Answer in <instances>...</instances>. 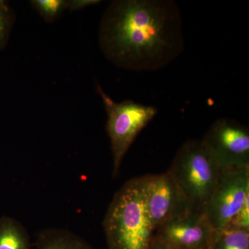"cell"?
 <instances>
[{
	"label": "cell",
	"instance_id": "6da1fadb",
	"mask_svg": "<svg viewBox=\"0 0 249 249\" xmlns=\"http://www.w3.org/2000/svg\"><path fill=\"white\" fill-rule=\"evenodd\" d=\"M98 44L105 57L119 68H163L184 47L179 8L170 0H114L101 18Z\"/></svg>",
	"mask_w": 249,
	"mask_h": 249
},
{
	"label": "cell",
	"instance_id": "7a4b0ae2",
	"mask_svg": "<svg viewBox=\"0 0 249 249\" xmlns=\"http://www.w3.org/2000/svg\"><path fill=\"white\" fill-rule=\"evenodd\" d=\"M109 249H149L155 230L146 204L145 176L124 183L111 200L103 222Z\"/></svg>",
	"mask_w": 249,
	"mask_h": 249
},
{
	"label": "cell",
	"instance_id": "3957f363",
	"mask_svg": "<svg viewBox=\"0 0 249 249\" xmlns=\"http://www.w3.org/2000/svg\"><path fill=\"white\" fill-rule=\"evenodd\" d=\"M168 171L191 211L204 212L222 173L202 141H187L178 149Z\"/></svg>",
	"mask_w": 249,
	"mask_h": 249
},
{
	"label": "cell",
	"instance_id": "277c9868",
	"mask_svg": "<svg viewBox=\"0 0 249 249\" xmlns=\"http://www.w3.org/2000/svg\"><path fill=\"white\" fill-rule=\"evenodd\" d=\"M97 92L101 96L107 113L106 124L113 157V177L118 176L124 156L137 136L154 119L157 108L144 106L131 100L117 103L98 85Z\"/></svg>",
	"mask_w": 249,
	"mask_h": 249
},
{
	"label": "cell",
	"instance_id": "5b68a950",
	"mask_svg": "<svg viewBox=\"0 0 249 249\" xmlns=\"http://www.w3.org/2000/svg\"><path fill=\"white\" fill-rule=\"evenodd\" d=\"M222 171L249 168L248 127L237 121L219 119L202 139Z\"/></svg>",
	"mask_w": 249,
	"mask_h": 249
},
{
	"label": "cell",
	"instance_id": "8992f818",
	"mask_svg": "<svg viewBox=\"0 0 249 249\" xmlns=\"http://www.w3.org/2000/svg\"><path fill=\"white\" fill-rule=\"evenodd\" d=\"M249 197V168L222 171L204 213L214 231L222 230Z\"/></svg>",
	"mask_w": 249,
	"mask_h": 249
},
{
	"label": "cell",
	"instance_id": "52a82bcc",
	"mask_svg": "<svg viewBox=\"0 0 249 249\" xmlns=\"http://www.w3.org/2000/svg\"><path fill=\"white\" fill-rule=\"evenodd\" d=\"M149 216L155 230L188 211V203L170 172L145 175Z\"/></svg>",
	"mask_w": 249,
	"mask_h": 249
},
{
	"label": "cell",
	"instance_id": "ba28073f",
	"mask_svg": "<svg viewBox=\"0 0 249 249\" xmlns=\"http://www.w3.org/2000/svg\"><path fill=\"white\" fill-rule=\"evenodd\" d=\"M214 230L204 212L188 211L155 231V237L181 249H209Z\"/></svg>",
	"mask_w": 249,
	"mask_h": 249
},
{
	"label": "cell",
	"instance_id": "9c48e42d",
	"mask_svg": "<svg viewBox=\"0 0 249 249\" xmlns=\"http://www.w3.org/2000/svg\"><path fill=\"white\" fill-rule=\"evenodd\" d=\"M35 246L37 249H97L74 232L58 228L38 232Z\"/></svg>",
	"mask_w": 249,
	"mask_h": 249
},
{
	"label": "cell",
	"instance_id": "30bf717a",
	"mask_svg": "<svg viewBox=\"0 0 249 249\" xmlns=\"http://www.w3.org/2000/svg\"><path fill=\"white\" fill-rule=\"evenodd\" d=\"M0 249H32L30 236L22 223L14 218H0Z\"/></svg>",
	"mask_w": 249,
	"mask_h": 249
},
{
	"label": "cell",
	"instance_id": "8fae6325",
	"mask_svg": "<svg viewBox=\"0 0 249 249\" xmlns=\"http://www.w3.org/2000/svg\"><path fill=\"white\" fill-rule=\"evenodd\" d=\"M209 249H249V230L225 228L214 231Z\"/></svg>",
	"mask_w": 249,
	"mask_h": 249
},
{
	"label": "cell",
	"instance_id": "7c38bea8",
	"mask_svg": "<svg viewBox=\"0 0 249 249\" xmlns=\"http://www.w3.org/2000/svg\"><path fill=\"white\" fill-rule=\"evenodd\" d=\"M29 3L31 7L48 23L58 20L67 10V0H31Z\"/></svg>",
	"mask_w": 249,
	"mask_h": 249
},
{
	"label": "cell",
	"instance_id": "4fadbf2b",
	"mask_svg": "<svg viewBox=\"0 0 249 249\" xmlns=\"http://www.w3.org/2000/svg\"><path fill=\"white\" fill-rule=\"evenodd\" d=\"M16 15L6 1L0 0V51L7 47Z\"/></svg>",
	"mask_w": 249,
	"mask_h": 249
},
{
	"label": "cell",
	"instance_id": "5bb4252c",
	"mask_svg": "<svg viewBox=\"0 0 249 249\" xmlns=\"http://www.w3.org/2000/svg\"><path fill=\"white\" fill-rule=\"evenodd\" d=\"M226 228L249 230V197L246 199L239 212Z\"/></svg>",
	"mask_w": 249,
	"mask_h": 249
},
{
	"label": "cell",
	"instance_id": "9a60e30c",
	"mask_svg": "<svg viewBox=\"0 0 249 249\" xmlns=\"http://www.w3.org/2000/svg\"><path fill=\"white\" fill-rule=\"evenodd\" d=\"M100 2V0H67V7L70 11H77Z\"/></svg>",
	"mask_w": 249,
	"mask_h": 249
},
{
	"label": "cell",
	"instance_id": "2e32d148",
	"mask_svg": "<svg viewBox=\"0 0 249 249\" xmlns=\"http://www.w3.org/2000/svg\"><path fill=\"white\" fill-rule=\"evenodd\" d=\"M149 249H181L178 248V247H173V246L163 242V240H160L158 237L154 236L153 240L152 241L151 245H150Z\"/></svg>",
	"mask_w": 249,
	"mask_h": 249
}]
</instances>
